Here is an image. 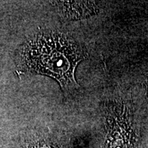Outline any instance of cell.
Returning a JSON list of instances; mask_svg holds the SVG:
<instances>
[{"label": "cell", "instance_id": "obj_1", "mask_svg": "<svg viewBox=\"0 0 148 148\" xmlns=\"http://www.w3.org/2000/svg\"><path fill=\"white\" fill-rule=\"evenodd\" d=\"M22 56L29 70L53 77L65 94L78 88L74 74L85 55L69 37L55 32L36 35L25 44Z\"/></svg>", "mask_w": 148, "mask_h": 148}, {"label": "cell", "instance_id": "obj_2", "mask_svg": "<svg viewBox=\"0 0 148 148\" xmlns=\"http://www.w3.org/2000/svg\"><path fill=\"white\" fill-rule=\"evenodd\" d=\"M58 1L57 5L62 12L71 18H82L94 12V4L88 1Z\"/></svg>", "mask_w": 148, "mask_h": 148}]
</instances>
